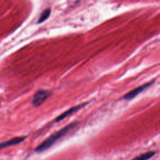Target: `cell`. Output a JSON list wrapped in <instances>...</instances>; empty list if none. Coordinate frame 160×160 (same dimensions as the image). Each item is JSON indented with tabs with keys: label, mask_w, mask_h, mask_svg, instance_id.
Returning a JSON list of instances; mask_svg holds the SVG:
<instances>
[{
	"label": "cell",
	"mask_w": 160,
	"mask_h": 160,
	"mask_svg": "<svg viewBox=\"0 0 160 160\" xmlns=\"http://www.w3.org/2000/svg\"><path fill=\"white\" fill-rule=\"evenodd\" d=\"M76 122L70 123L66 126L63 127L60 130L54 132L48 138H47L45 140H44L35 149V151L37 152H42L49 148H50L56 141H58L59 139L66 135L71 129L74 128L76 126Z\"/></svg>",
	"instance_id": "6da1fadb"
},
{
	"label": "cell",
	"mask_w": 160,
	"mask_h": 160,
	"mask_svg": "<svg viewBox=\"0 0 160 160\" xmlns=\"http://www.w3.org/2000/svg\"><path fill=\"white\" fill-rule=\"evenodd\" d=\"M51 95V92L46 90H39L34 95L32 100V103L34 106H39L42 104Z\"/></svg>",
	"instance_id": "7a4b0ae2"
},
{
	"label": "cell",
	"mask_w": 160,
	"mask_h": 160,
	"mask_svg": "<svg viewBox=\"0 0 160 160\" xmlns=\"http://www.w3.org/2000/svg\"><path fill=\"white\" fill-rule=\"evenodd\" d=\"M153 82H154V81H151L150 82H146V83H145V84H142L140 86H138V87L133 89L132 90H131L129 92H128V93H126L123 96V99H125V100H130V99H132L134 98L136 96H138L141 92H142L145 89H146L149 86H151L153 84Z\"/></svg>",
	"instance_id": "3957f363"
},
{
	"label": "cell",
	"mask_w": 160,
	"mask_h": 160,
	"mask_svg": "<svg viewBox=\"0 0 160 160\" xmlns=\"http://www.w3.org/2000/svg\"><path fill=\"white\" fill-rule=\"evenodd\" d=\"M87 104H88V102H84V103L79 104H78V105H76V106H73V107L69 108V109H68L67 111H64V112H62V114H61L59 116H58L56 118L55 121H56V122H59V121L63 120L64 119H65L66 118H67L68 116H69V115H71V114H73V113H74V112L78 111L80 110L81 109L83 108V107H84Z\"/></svg>",
	"instance_id": "277c9868"
},
{
	"label": "cell",
	"mask_w": 160,
	"mask_h": 160,
	"mask_svg": "<svg viewBox=\"0 0 160 160\" xmlns=\"http://www.w3.org/2000/svg\"><path fill=\"white\" fill-rule=\"evenodd\" d=\"M26 138V136H19V137H16L11 139L8 140L6 141L2 142L0 143V149H3L6 147L11 146L17 144H19L23 141Z\"/></svg>",
	"instance_id": "5b68a950"
},
{
	"label": "cell",
	"mask_w": 160,
	"mask_h": 160,
	"mask_svg": "<svg viewBox=\"0 0 160 160\" xmlns=\"http://www.w3.org/2000/svg\"><path fill=\"white\" fill-rule=\"evenodd\" d=\"M155 154H156L155 151H148L144 153L141 154L140 155L135 157L134 158H133L131 160H149L152 156H154L155 155Z\"/></svg>",
	"instance_id": "8992f818"
},
{
	"label": "cell",
	"mask_w": 160,
	"mask_h": 160,
	"mask_svg": "<svg viewBox=\"0 0 160 160\" xmlns=\"http://www.w3.org/2000/svg\"><path fill=\"white\" fill-rule=\"evenodd\" d=\"M50 12H51V11H50L49 9H47L44 10V11L41 13V14L40 15V17H39V18L38 22H41L45 21V20L49 17V14H50Z\"/></svg>",
	"instance_id": "52a82bcc"
}]
</instances>
